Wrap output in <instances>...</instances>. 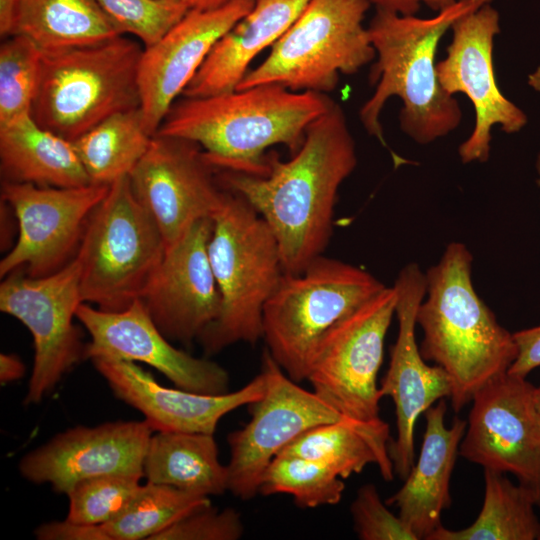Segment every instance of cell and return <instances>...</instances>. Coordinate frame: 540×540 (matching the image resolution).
Listing matches in <instances>:
<instances>
[{
  "mask_svg": "<svg viewBox=\"0 0 540 540\" xmlns=\"http://www.w3.org/2000/svg\"><path fill=\"white\" fill-rule=\"evenodd\" d=\"M153 135L140 108L116 113L72 141L90 183L110 186L129 176Z\"/></svg>",
  "mask_w": 540,
  "mask_h": 540,
  "instance_id": "cell-30",
  "label": "cell"
},
{
  "mask_svg": "<svg viewBox=\"0 0 540 540\" xmlns=\"http://www.w3.org/2000/svg\"><path fill=\"white\" fill-rule=\"evenodd\" d=\"M533 396L537 410L540 413V386L534 387Z\"/></svg>",
  "mask_w": 540,
  "mask_h": 540,
  "instance_id": "cell-45",
  "label": "cell"
},
{
  "mask_svg": "<svg viewBox=\"0 0 540 540\" xmlns=\"http://www.w3.org/2000/svg\"><path fill=\"white\" fill-rule=\"evenodd\" d=\"M122 35L147 48L160 40L189 10L181 0H95Z\"/></svg>",
  "mask_w": 540,
  "mask_h": 540,
  "instance_id": "cell-35",
  "label": "cell"
},
{
  "mask_svg": "<svg viewBox=\"0 0 540 540\" xmlns=\"http://www.w3.org/2000/svg\"><path fill=\"white\" fill-rule=\"evenodd\" d=\"M144 46L126 35L93 45L42 51L31 115L43 128L74 141L123 111L140 108Z\"/></svg>",
  "mask_w": 540,
  "mask_h": 540,
  "instance_id": "cell-6",
  "label": "cell"
},
{
  "mask_svg": "<svg viewBox=\"0 0 540 540\" xmlns=\"http://www.w3.org/2000/svg\"><path fill=\"white\" fill-rule=\"evenodd\" d=\"M534 386L505 373L472 398L459 455L501 473H511L540 506V413Z\"/></svg>",
  "mask_w": 540,
  "mask_h": 540,
  "instance_id": "cell-13",
  "label": "cell"
},
{
  "mask_svg": "<svg viewBox=\"0 0 540 540\" xmlns=\"http://www.w3.org/2000/svg\"><path fill=\"white\" fill-rule=\"evenodd\" d=\"M110 186L43 187L2 181L1 201L17 220V240L0 261V277L24 271L31 277L50 275L77 254L90 214Z\"/></svg>",
  "mask_w": 540,
  "mask_h": 540,
  "instance_id": "cell-14",
  "label": "cell"
},
{
  "mask_svg": "<svg viewBox=\"0 0 540 540\" xmlns=\"http://www.w3.org/2000/svg\"><path fill=\"white\" fill-rule=\"evenodd\" d=\"M459 0H370L376 10L389 11L401 15H416L421 6L439 12Z\"/></svg>",
  "mask_w": 540,
  "mask_h": 540,
  "instance_id": "cell-40",
  "label": "cell"
},
{
  "mask_svg": "<svg viewBox=\"0 0 540 540\" xmlns=\"http://www.w3.org/2000/svg\"><path fill=\"white\" fill-rule=\"evenodd\" d=\"M343 479L325 465L294 454H277L266 468L259 494H288L301 508L336 505L343 496Z\"/></svg>",
  "mask_w": 540,
  "mask_h": 540,
  "instance_id": "cell-32",
  "label": "cell"
},
{
  "mask_svg": "<svg viewBox=\"0 0 540 540\" xmlns=\"http://www.w3.org/2000/svg\"><path fill=\"white\" fill-rule=\"evenodd\" d=\"M76 318L90 335L84 358L109 357L145 363L177 388L203 394L228 391L230 376L218 363L174 347L156 326L141 300L122 311L81 303Z\"/></svg>",
  "mask_w": 540,
  "mask_h": 540,
  "instance_id": "cell-18",
  "label": "cell"
},
{
  "mask_svg": "<svg viewBox=\"0 0 540 540\" xmlns=\"http://www.w3.org/2000/svg\"><path fill=\"white\" fill-rule=\"evenodd\" d=\"M383 503L373 484L362 485L350 512L354 531L362 540H418L413 531Z\"/></svg>",
  "mask_w": 540,
  "mask_h": 540,
  "instance_id": "cell-36",
  "label": "cell"
},
{
  "mask_svg": "<svg viewBox=\"0 0 540 540\" xmlns=\"http://www.w3.org/2000/svg\"><path fill=\"white\" fill-rule=\"evenodd\" d=\"M39 540H110L102 525H88L63 521L43 523L35 530Z\"/></svg>",
  "mask_w": 540,
  "mask_h": 540,
  "instance_id": "cell-38",
  "label": "cell"
},
{
  "mask_svg": "<svg viewBox=\"0 0 540 540\" xmlns=\"http://www.w3.org/2000/svg\"><path fill=\"white\" fill-rule=\"evenodd\" d=\"M385 287L370 272L324 255L298 274L284 273L263 310L266 349L293 381L306 380L323 335Z\"/></svg>",
  "mask_w": 540,
  "mask_h": 540,
  "instance_id": "cell-7",
  "label": "cell"
},
{
  "mask_svg": "<svg viewBox=\"0 0 540 540\" xmlns=\"http://www.w3.org/2000/svg\"><path fill=\"white\" fill-rule=\"evenodd\" d=\"M243 533L238 511L218 510L208 504L179 519L152 540H238Z\"/></svg>",
  "mask_w": 540,
  "mask_h": 540,
  "instance_id": "cell-37",
  "label": "cell"
},
{
  "mask_svg": "<svg viewBox=\"0 0 540 540\" xmlns=\"http://www.w3.org/2000/svg\"><path fill=\"white\" fill-rule=\"evenodd\" d=\"M81 266L75 256L60 270L31 277L17 270L0 284V310L30 331L34 360L25 404L39 403L84 358L85 346L73 323L83 303Z\"/></svg>",
  "mask_w": 540,
  "mask_h": 540,
  "instance_id": "cell-11",
  "label": "cell"
},
{
  "mask_svg": "<svg viewBox=\"0 0 540 540\" xmlns=\"http://www.w3.org/2000/svg\"><path fill=\"white\" fill-rule=\"evenodd\" d=\"M143 475L107 474L84 479L67 493V519L104 525L120 515L134 498Z\"/></svg>",
  "mask_w": 540,
  "mask_h": 540,
  "instance_id": "cell-34",
  "label": "cell"
},
{
  "mask_svg": "<svg viewBox=\"0 0 540 540\" xmlns=\"http://www.w3.org/2000/svg\"><path fill=\"white\" fill-rule=\"evenodd\" d=\"M356 165L344 111L332 101L289 160L270 156L263 176L217 170V177L224 189L242 196L267 222L278 241L284 272L298 274L324 255L339 188Z\"/></svg>",
  "mask_w": 540,
  "mask_h": 540,
  "instance_id": "cell-1",
  "label": "cell"
},
{
  "mask_svg": "<svg viewBox=\"0 0 540 540\" xmlns=\"http://www.w3.org/2000/svg\"><path fill=\"white\" fill-rule=\"evenodd\" d=\"M20 0H0V35L9 37L15 34L16 18Z\"/></svg>",
  "mask_w": 540,
  "mask_h": 540,
  "instance_id": "cell-42",
  "label": "cell"
},
{
  "mask_svg": "<svg viewBox=\"0 0 540 540\" xmlns=\"http://www.w3.org/2000/svg\"><path fill=\"white\" fill-rule=\"evenodd\" d=\"M536 170H537V173H538V179H537V184L540 188V152L538 153V156H537V159H536Z\"/></svg>",
  "mask_w": 540,
  "mask_h": 540,
  "instance_id": "cell-46",
  "label": "cell"
},
{
  "mask_svg": "<svg viewBox=\"0 0 540 540\" xmlns=\"http://www.w3.org/2000/svg\"><path fill=\"white\" fill-rule=\"evenodd\" d=\"M446 410L441 399L425 412L426 428L417 462L402 487L385 501L398 509L399 517L418 540H428L442 525V512L452 503L450 479L467 421L455 417L447 427Z\"/></svg>",
  "mask_w": 540,
  "mask_h": 540,
  "instance_id": "cell-23",
  "label": "cell"
},
{
  "mask_svg": "<svg viewBox=\"0 0 540 540\" xmlns=\"http://www.w3.org/2000/svg\"><path fill=\"white\" fill-rule=\"evenodd\" d=\"M212 218L195 222L165 251L141 301L169 339L190 344L218 318L221 295L210 264Z\"/></svg>",
  "mask_w": 540,
  "mask_h": 540,
  "instance_id": "cell-19",
  "label": "cell"
},
{
  "mask_svg": "<svg viewBox=\"0 0 540 540\" xmlns=\"http://www.w3.org/2000/svg\"><path fill=\"white\" fill-rule=\"evenodd\" d=\"M370 0H310L270 53L236 89L277 84L327 94L339 75H352L375 59L363 25Z\"/></svg>",
  "mask_w": 540,
  "mask_h": 540,
  "instance_id": "cell-9",
  "label": "cell"
},
{
  "mask_svg": "<svg viewBox=\"0 0 540 540\" xmlns=\"http://www.w3.org/2000/svg\"><path fill=\"white\" fill-rule=\"evenodd\" d=\"M393 286L399 327L379 389L382 397L390 396L395 405L397 436L389 445V453L395 474L405 480L415 463L417 420L436 401L450 397L452 385L443 368L426 363L416 343V313L426 293L425 273L417 263H409L400 270Z\"/></svg>",
  "mask_w": 540,
  "mask_h": 540,
  "instance_id": "cell-17",
  "label": "cell"
},
{
  "mask_svg": "<svg viewBox=\"0 0 540 540\" xmlns=\"http://www.w3.org/2000/svg\"><path fill=\"white\" fill-rule=\"evenodd\" d=\"M128 177L135 197L159 228L166 250L195 222L212 218L225 194L203 149L183 138L154 135Z\"/></svg>",
  "mask_w": 540,
  "mask_h": 540,
  "instance_id": "cell-16",
  "label": "cell"
},
{
  "mask_svg": "<svg viewBox=\"0 0 540 540\" xmlns=\"http://www.w3.org/2000/svg\"><path fill=\"white\" fill-rule=\"evenodd\" d=\"M2 181L71 188L91 184L72 141L40 126L31 113L0 125Z\"/></svg>",
  "mask_w": 540,
  "mask_h": 540,
  "instance_id": "cell-25",
  "label": "cell"
},
{
  "mask_svg": "<svg viewBox=\"0 0 540 540\" xmlns=\"http://www.w3.org/2000/svg\"><path fill=\"white\" fill-rule=\"evenodd\" d=\"M332 101L327 94L277 84L209 97L181 96L156 134L197 143L217 170L263 176L269 169L265 151L284 145L296 153L309 126Z\"/></svg>",
  "mask_w": 540,
  "mask_h": 540,
  "instance_id": "cell-2",
  "label": "cell"
},
{
  "mask_svg": "<svg viewBox=\"0 0 540 540\" xmlns=\"http://www.w3.org/2000/svg\"><path fill=\"white\" fill-rule=\"evenodd\" d=\"M254 3L234 0L214 9H189L160 40L144 48L138 74L140 109L151 135L156 134L214 44Z\"/></svg>",
  "mask_w": 540,
  "mask_h": 540,
  "instance_id": "cell-21",
  "label": "cell"
},
{
  "mask_svg": "<svg viewBox=\"0 0 540 540\" xmlns=\"http://www.w3.org/2000/svg\"><path fill=\"white\" fill-rule=\"evenodd\" d=\"M91 361L115 396L141 412L154 432L214 434L226 414L258 400L266 389L262 371L236 391L203 394L164 387L136 362L109 357Z\"/></svg>",
  "mask_w": 540,
  "mask_h": 540,
  "instance_id": "cell-22",
  "label": "cell"
},
{
  "mask_svg": "<svg viewBox=\"0 0 540 540\" xmlns=\"http://www.w3.org/2000/svg\"><path fill=\"white\" fill-rule=\"evenodd\" d=\"M189 9L208 10L221 7L234 0H181Z\"/></svg>",
  "mask_w": 540,
  "mask_h": 540,
  "instance_id": "cell-43",
  "label": "cell"
},
{
  "mask_svg": "<svg viewBox=\"0 0 540 540\" xmlns=\"http://www.w3.org/2000/svg\"><path fill=\"white\" fill-rule=\"evenodd\" d=\"M484 501L470 526L438 527L428 540H540V521L532 494L504 473L484 469Z\"/></svg>",
  "mask_w": 540,
  "mask_h": 540,
  "instance_id": "cell-29",
  "label": "cell"
},
{
  "mask_svg": "<svg viewBox=\"0 0 540 540\" xmlns=\"http://www.w3.org/2000/svg\"><path fill=\"white\" fill-rule=\"evenodd\" d=\"M517 357L507 373L524 377L540 366V325L513 333Z\"/></svg>",
  "mask_w": 540,
  "mask_h": 540,
  "instance_id": "cell-39",
  "label": "cell"
},
{
  "mask_svg": "<svg viewBox=\"0 0 540 540\" xmlns=\"http://www.w3.org/2000/svg\"><path fill=\"white\" fill-rule=\"evenodd\" d=\"M473 256L461 242L449 243L426 273L425 298L416 313L426 361L451 380V404L459 412L487 382L508 372L517 346L508 330L477 294Z\"/></svg>",
  "mask_w": 540,
  "mask_h": 540,
  "instance_id": "cell-4",
  "label": "cell"
},
{
  "mask_svg": "<svg viewBox=\"0 0 540 540\" xmlns=\"http://www.w3.org/2000/svg\"><path fill=\"white\" fill-rule=\"evenodd\" d=\"M389 442V433L342 419L305 431L280 453L321 463L342 479L361 473L369 464H376L383 479L392 481L395 472Z\"/></svg>",
  "mask_w": 540,
  "mask_h": 540,
  "instance_id": "cell-27",
  "label": "cell"
},
{
  "mask_svg": "<svg viewBox=\"0 0 540 540\" xmlns=\"http://www.w3.org/2000/svg\"><path fill=\"white\" fill-rule=\"evenodd\" d=\"M499 22L491 3L462 15L451 26L447 56L436 64L442 88L453 96L465 94L475 110L474 129L458 149L464 164L489 159L493 126L513 134L527 123L526 114L503 95L496 81L493 46Z\"/></svg>",
  "mask_w": 540,
  "mask_h": 540,
  "instance_id": "cell-15",
  "label": "cell"
},
{
  "mask_svg": "<svg viewBox=\"0 0 540 540\" xmlns=\"http://www.w3.org/2000/svg\"><path fill=\"white\" fill-rule=\"evenodd\" d=\"M147 482L204 495L228 491L227 466L220 463L214 434L156 431L145 454Z\"/></svg>",
  "mask_w": 540,
  "mask_h": 540,
  "instance_id": "cell-26",
  "label": "cell"
},
{
  "mask_svg": "<svg viewBox=\"0 0 540 540\" xmlns=\"http://www.w3.org/2000/svg\"><path fill=\"white\" fill-rule=\"evenodd\" d=\"M154 430L146 420L77 426L58 433L19 462L28 481L67 493L78 482L107 474L143 475L145 454ZM144 477V476H143Z\"/></svg>",
  "mask_w": 540,
  "mask_h": 540,
  "instance_id": "cell-20",
  "label": "cell"
},
{
  "mask_svg": "<svg viewBox=\"0 0 540 540\" xmlns=\"http://www.w3.org/2000/svg\"><path fill=\"white\" fill-rule=\"evenodd\" d=\"M261 371L266 377L263 396L248 405L249 422L227 436L228 491L242 500L259 494L261 478L272 459L299 435L344 419L314 391L293 381L267 349Z\"/></svg>",
  "mask_w": 540,
  "mask_h": 540,
  "instance_id": "cell-12",
  "label": "cell"
},
{
  "mask_svg": "<svg viewBox=\"0 0 540 540\" xmlns=\"http://www.w3.org/2000/svg\"><path fill=\"white\" fill-rule=\"evenodd\" d=\"M310 0H255L252 9L212 47L182 93L209 97L236 90L256 56L294 23Z\"/></svg>",
  "mask_w": 540,
  "mask_h": 540,
  "instance_id": "cell-24",
  "label": "cell"
},
{
  "mask_svg": "<svg viewBox=\"0 0 540 540\" xmlns=\"http://www.w3.org/2000/svg\"><path fill=\"white\" fill-rule=\"evenodd\" d=\"M212 221L208 254L221 310L198 339L207 354L263 338L264 306L285 273L273 231L242 196L225 189Z\"/></svg>",
  "mask_w": 540,
  "mask_h": 540,
  "instance_id": "cell-5",
  "label": "cell"
},
{
  "mask_svg": "<svg viewBox=\"0 0 540 540\" xmlns=\"http://www.w3.org/2000/svg\"><path fill=\"white\" fill-rule=\"evenodd\" d=\"M491 2L459 0L430 18L376 10L367 27L376 53L369 75L375 88L359 111L369 135L387 146L380 115L393 96L403 103L399 114L402 131L418 144L434 142L459 126V103L438 79L437 48L459 17Z\"/></svg>",
  "mask_w": 540,
  "mask_h": 540,
  "instance_id": "cell-3",
  "label": "cell"
},
{
  "mask_svg": "<svg viewBox=\"0 0 540 540\" xmlns=\"http://www.w3.org/2000/svg\"><path fill=\"white\" fill-rule=\"evenodd\" d=\"M42 51L28 37L14 34L0 47V125L31 113L40 79Z\"/></svg>",
  "mask_w": 540,
  "mask_h": 540,
  "instance_id": "cell-33",
  "label": "cell"
},
{
  "mask_svg": "<svg viewBox=\"0 0 540 540\" xmlns=\"http://www.w3.org/2000/svg\"><path fill=\"white\" fill-rule=\"evenodd\" d=\"M396 302L394 286H386L335 323L320 339L306 379L342 418L384 433L389 426L379 416L377 376Z\"/></svg>",
  "mask_w": 540,
  "mask_h": 540,
  "instance_id": "cell-10",
  "label": "cell"
},
{
  "mask_svg": "<svg viewBox=\"0 0 540 540\" xmlns=\"http://www.w3.org/2000/svg\"><path fill=\"white\" fill-rule=\"evenodd\" d=\"M15 34L25 35L44 52L122 35L95 0H20Z\"/></svg>",
  "mask_w": 540,
  "mask_h": 540,
  "instance_id": "cell-28",
  "label": "cell"
},
{
  "mask_svg": "<svg viewBox=\"0 0 540 540\" xmlns=\"http://www.w3.org/2000/svg\"><path fill=\"white\" fill-rule=\"evenodd\" d=\"M25 365L15 354L1 353L0 382L2 385L16 381L24 376Z\"/></svg>",
  "mask_w": 540,
  "mask_h": 540,
  "instance_id": "cell-41",
  "label": "cell"
},
{
  "mask_svg": "<svg viewBox=\"0 0 540 540\" xmlns=\"http://www.w3.org/2000/svg\"><path fill=\"white\" fill-rule=\"evenodd\" d=\"M528 84L540 92V67H538L533 73L528 76Z\"/></svg>",
  "mask_w": 540,
  "mask_h": 540,
  "instance_id": "cell-44",
  "label": "cell"
},
{
  "mask_svg": "<svg viewBox=\"0 0 540 540\" xmlns=\"http://www.w3.org/2000/svg\"><path fill=\"white\" fill-rule=\"evenodd\" d=\"M165 251L129 177L118 179L90 214L76 254L83 302L105 311L128 308L143 296Z\"/></svg>",
  "mask_w": 540,
  "mask_h": 540,
  "instance_id": "cell-8",
  "label": "cell"
},
{
  "mask_svg": "<svg viewBox=\"0 0 540 540\" xmlns=\"http://www.w3.org/2000/svg\"><path fill=\"white\" fill-rule=\"evenodd\" d=\"M208 504V496L147 482L125 510L102 527L110 540H152L179 519Z\"/></svg>",
  "mask_w": 540,
  "mask_h": 540,
  "instance_id": "cell-31",
  "label": "cell"
}]
</instances>
